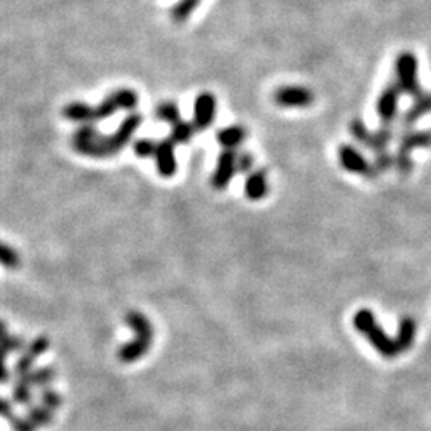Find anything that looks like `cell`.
I'll list each match as a JSON object with an SVG mask.
<instances>
[{"mask_svg":"<svg viewBox=\"0 0 431 431\" xmlns=\"http://www.w3.org/2000/svg\"><path fill=\"white\" fill-rule=\"evenodd\" d=\"M63 115L74 123H82V125H90L96 122L95 107L82 101H74L63 109Z\"/></svg>","mask_w":431,"mask_h":431,"instance_id":"cell-14","label":"cell"},{"mask_svg":"<svg viewBox=\"0 0 431 431\" xmlns=\"http://www.w3.org/2000/svg\"><path fill=\"white\" fill-rule=\"evenodd\" d=\"M53 412L55 411L45 407L43 404L42 406H31L28 417L32 420V423H34L37 428H40V427H47V425H50L53 422V417H55V414Z\"/></svg>","mask_w":431,"mask_h":431,"instance_id":"cell-25","label":"cell"},{"mask_svg":"<svg viewBox=\"0 0 431 431\" xmlns=\"http://www.w3.org/2000/svg\"><path fill=\"white\" fill-rule=\"evenodd\" d=\"M393 166H395V168L400 172H402V174H407V172L412 170L411 154L398 150V152L393 155Z\"/></svg>","mask_w":431,"mask_h":431,"instance_id":"cell-32","label":"cell"},{"mask_svg":"<svg viewBox=\"0 0 431 431\" xmlns=\"http://www.w3.org/2000/svg\"><path fill=\"white\" fill-rule=\"evenodd\" d=\"M72 147L77 154L91 158L109 157L106 149V136L93 125H80L72 134Z\"/></svg>","mask_w":431,"mask_h":431,"instance_id":"cell-2","label":"cell"},{"mask_svg":"<svg viewBox=\"0 0 431 431\" xmlns=\"http://www.w3.org/2000/svg\"><path fill=\"white\" fill-rule=\"evenodd\" d=\"M5 358H7V353H3L2 350H0V384H7L10 379L8 369L5 368Z\"/></svg>","mask_w":431,"mask_h":431,"instance_id":"cell-38","label":"cell"},{"mask_svg":"<svg viewBox=\"0 0 431 431\" xmlns=\"http://www.w3.org/2000/svg\"><path fill=\"white\" fill-rule=\"evenodd\" d=\"M275 104L286 109H302L314 102V93L300 85H283L273 93Z\"/></svg>","mask_w":431,"mask_h":431,"instance_id":"cell-5","label":"cell"},{"mask_svg":"<svg viewBox=\"0 0 431 431\" xmlns=\"http://www.w3.org/2000/svg\"><path fill=\"white\" fill-rule=\"evenodd\" d=\"M48 348H50V341H48L45 336H40V337L34 339V341H32L28 347L24 348V355H28L29 358L35 361L40 357V355L45 353Z\"/></svg>","mask_w":431,"mask_h":431,"instance_id":"cell-28","label":"cell"},{"mask_svg":"<svg viewBox=\"0 0 431 431\" xmlns=\"http://www.w3.org/2000/svg\"><path fill=\"white\" fill-rule=\"evenodd\" d=\"M430 145H431V133H428V131H411V133L404 134V138L401 139V145L398 150H402V152L411 154L414 149L430 147Z\"/></svg>","mask_w":431,"mask_h":431,"instance_id":"cell-19","label":"cell"},{"mask_svg":"<svg viewBox=\"0 0 431 431\" xmlns=\"http://www.w3.org/2000/svg\"><path fill=\"white\" fill-rule=\"evenodd\" d=\"M12 427H13V431H37V427L32 423V420L28 416L15 417L12 420Z\"/></svg>","mask_w":431,"mask_h":431,"instance_id":"cell-36","label":"cell"},{"mask_svg":"<svg viewBox=\"0 0 431 431\" xmlns=\"http://www.w3.org/2000/svg\"><path fill=\"white\" fill-rule=\"evenodd\" d=\"M254 166V157L250 152L236 154V170L240 172H251Z\"/></svg>","mask_w":431,"mask_h":431,"instance_id":"cell-33","label":"cell"},{"mask_svg":"<svg viewBox=\"0 0 431 431\" xmlns=\"http://www.w3.org/2000/svg\"><path fill=\"white\" fill-rule=\"evenodd\" d=\"M0 263H2L5 268H10V270L18 268L21 263L18 252H16L12 246L3 243V241H0Z\"/></svg>","mask_w":431,"mask_h":431,"instance_id":"cell-26","label":"cell"},{"mask_svg":"<svg viewBox=\"0 0 431 431\" xmlns=\"http://www.w3.org/2000/svg\"><path fill=\"white\" fill-rule=\"evenodd\" d=\"M202 0H179L174 7L171 8V18L174 23L182 24L184 21L190 18L195 8L200 5Z\"/></svg>","mask_w":431,"mask_h":431,"instance_id":"cell-21","label":"cell"},{"mask_svg":"<svg viewBox=\"0 0 431 431\" xmlns=\"http://www.w3.org/2000/svg\"><path fill=\"white\" fill-rule=\"evenodd\" d=\"M157 141L150 138H139L133 144L134 155H138L139 158H150L155 155V150H157Z\"/></svg>","mask_w":431,"mask_h":431,"instance_id":"cell-27","label":"cell"},{"mask_svg":"<svg viewBox=\"0 0 431 431\" xmlns=\"http://www.w3.org/2000/svg\"><path fill=\"white\" fill-rule=\"evenodd\" d=\"M236 172V152L235 150L224 149L218 157L214 172L211 176V186L216 190H225L234 179Z\"/></svg>","mask_w":431,"mask_h":431,"instance_id":"cell-7","label":"cell"},{"mask_svg":"<svg viewBox=\"0 0 431 431\" xmlns=\"http://www.w3.org/2000/svg\"><path fill=\"white\" fill-rule=\"evenodd\" d=\"M353 325L384 358H396L407 352L417 332L416 321L412 318H404L396 337H388L371 310H359L353 318Z\"/></svg>","mask_w":431,"mask_h":431,"instance_id":"cell-1","label":"cell"},{"mask_svg":"<svg viewBox=\"0 0 431 431\" xmlns=\"http://www.w3.org/2000/svg\"><path fill=\"white\" fill-rule=\"evenodd\" d=\"M125 321H127V325L131 327L134 332H136V336L154 339L152 323H150L147 320V316L143 315L141 311H128V315L125 316Z\"/></svg>","mask_w":431,"mask_h":431,"instance_id":"cell-18","label":"cell"},{"mask_svg":"<svg viewBox=\"0 0 431 431\" xmlns=\"http://www.w3.org/2000/svg\"><path fill=\"white\" fill-rule=\"evenodd\" d=\"M150 345H152V339L150 337L136 336V339H133L131 342L122 345L117 357L122 363H134V361L141 359L149 352Z\"/></svg>","mask_w":431,"mask_h":431,"instance_id":"cell-13","label":"cell"},{"mask_svg":"<svg viewBox=\"0 0 431 431\" xmlns=\"http://www.w3.org/2000/svg\"><path fill=\"white\" fill-rule=\"evenodd\" d=\"M114 96L120 106V111L133 112L139 104V96L131 88H118L114 91Z\"/></svg>","mask_w":431,"mask_h":431,"instance_id":"cell-23","label":"cell"},{"mask_svg":"<svg viewBox=\"0 0 431 431\" xmlns=\"http://www.w3.org/2000/svg\"><path fill=\"white\" fill-rule=\"evenodd\" d=\"M268 193V177L263 170L251 171L245 181V195L251 202H259Z\"/></svg>","mask_w":431,"mask_h":431,"instance_id":"cell-12","label":"cell"},{"mask_svg":"<svg viewBox=\"0 0 431 431\" xmlns=\"http://www.w3.org/2000/svg\"><path fill=\"white\" fill-rule=\"evenodd\" d=\"M13 400L18 404H29L32 400L31 385L23 380H16L13 387Z\"/></svg>","mask_w":431,"mask_h":431,"instance_id":"cell-31","label":"cell"},{"mask_svg":"<svg viewBox=\"0 0 431 431\" xmlns=\"http://www.w3.org/2000/svg\"><path fill=\"white\" fill-rule=\"evenodd\" d=\"M155 115H157L160 122L170 123V125H174L176 122L182 120L179 106L172 101H165V102H161V104H158L157 111H155Z\"/></svg>","mask_w":431,"mask_h":431,"instance_id":"cell-22","label":"cell"},{"mask_svg":"<svg viewBox=\"0 0 431 431\" xmlns=\"http://www.w3.org/2000/svg\"><path fill=\"white\" fill-rule=\"evenodd\" d=\"M7 334H8V332H7V326H5V323H3V321H0V339L7 336Z\"/></svg>","mask_w":431,"mask_h":431,"instance_id":"cell-39","label":"cell"},{"mask_svg":"<svg viewBox=\"0 0 431 431\" xmlns=\"http://www.w3.org/2000/svg\"><path fill=\"white\" fill-rule=\"evenodd\" d=\"M118 111H120V106H118V102L115 99L114 93L107 95L106 98L102 99L99 104L95 107L96 120H106V118L115 115Z\"/></svg>","mask_w":431,"mask_h":431,"instance_id":"cell-24","label":"cell"},{"mask_svg":"<svg viewBox=\"0 0 431 431\" xmlns=\"http://www.w3.org/2000/svg\"><path fill=\"white\" fill-rule=\"evenodd\" d=\"M195 127L193 123H188L184 120L176 122L174 125H171V133H170V139L174 144H187L192 141L193 134H195Z\"/></svg>","mask_w":431,"mask_h":431,"instance_id":"cell-20","label":"cell"},{"mask_svg":"<svg viewBox=\"0 0 431 431\" xmlns=\"http://www.w3.org/2000/svg\"><path fill=\"white\" fill-rule=\"evenodd\" d=\"M155 165H157V171L161 177L170 179L176 174L177 171V158L174 143L171 139H163L157 144V150H155Z\"/></svg>","mask_w":431,"mask_h":431,"instance_id":"cell-10","label":"cell"},{"mask_svg":"<svg viewBox=\"0 0 431 431\" xmlns=\"http://www.w3.org/2000/svg\"><path fill=\"white\" fill-rule=\"evenodd\" d=\"M339 160H341V165L345 170L350 172H355V174L364 176V177H375L377 170L373 163H369L368 160L364 158V155L357 150L352 145H342L339 149Z\"/></svg>","mask_w":431,"mask_h":431,"instance_id":"cell-9","label":"cell"},{"mask_svg":"<svg viewBox=\"0 0 431 431\" xmlns=\"http://www.w3.org/2000/svg\"><path fill=\"white\" fill-rule=\"evenodd\" d=\"M400 91L401 90L398 88V85H388L380 93L379 101H377V114H379L380 120L384 122L385 127L390 125L398 114Z\"/></svg>","mask_w":431,"mask_h":431,"instance_id":"cell-11","label":"cell"},{"mask_svg":"<svg viewBox=\"0 0 431 431\" xmlns=\"http://www.w3.org/2000/svg\"><path fill=\"white\" fill-rule=\"evenodd\" d=\"M0 417L7 418L10 423H12V420L16 417L12 404H10L8 401H5L3 398H0Z\"/></svg>","mask_w":431,"mask_h":431,"instance_id":"cell-37","label":"cell"},{"mask_svg":"<svg viewBox=\"0 0 431 431\" xmlns=\"http://www.w3.org/2000/svg\"><path fill=\"white\" fill-rule=\"evenodd\" d=\"M26 348V343H24V339L21 337H16V336H5L0 339V350H2L3 353H15V352H19V350Z\"/></svg>","mask_w":431,"mask_h":431,"instance_id":"cell-30","label":"cell"},{"mask_svg":"<svg viewBox=\"0 0 431 431\" xmlns=\"http://www.w3.org/2000/svg\"><path fill=\"white\" fill-rule=\"evenodd\" d=\"M40 400H42L43 406L48 407V409H51V411H56V409H59V407L63 406V396L59 395L58 391L53 390V388H50V387L42 388Z\"/></svg>","mask_w":431,"mask_h":431,"instance_id":"cell-29","label":"cell"},{"mask_svg":"<svg viewBox=\"0 0 431 431\" xmlns=\"http://www.w3.org/2000/svg\"><path fill=\"white\" fill-rule=\"evenodd\" d=\"M431 112V93H422L417 96L414 104L409 107V111L404 115V125L411 127L420 120L423 115H427Z\"/></svg>","mask_w":431,"mask_h":431,"instance_id":"cell-16","label":"cell"},{"mask_svg":"<svg viewBox=\"0 0 431 431\" xmlns=\"http://www.w3.org/2000/svg\"><path fill=\"white\" fill-rule=\"evenodd\" d=\"M56 377V371L53 366H43V368L39 369H32L28 375L18 377V380H23L26 384H29L31 387H40L45 388L55 380Z\"/></svg>","mask_w":431,"mask_h":431,"instance_id":"cell-17","label":"cell"},{"mask_svg":"<svg viewBox=\"0 0 431 431\" xmlns=\"http://www.w3.org/2000/svg\"><path fill=\"white\" fill-rule=\"evenodd\" d=\"M32 364H34V359L29 358L28 355H21V358L16 361L15 364V374L18 377H23V375H28L31 371H32Z\"/></svg>","mask_w":431,"mask_h":431,"instance_id":"cell-34","label":"cell"},{"mask_svg":"<svg viewBox=\"0 0 431 431\" xmlns=\"http://www.w3.org/2000/svg\"><path fill=\"white\" fill-rule=\"evenodd\" d=\"M143 125V115L138 112H129V114L123 118L120 125L109 136H106V149L107 155H115L125 147L131 141L134 133L138 131L139 127Z\"/></svg>","mask_w":431,"mask_h":431,"instance_id":"cell-4","label":"cell"},{"mask_svg":"<svg viewBox=\"0 0 431 431\" xmlns=\"http://www.w3.org/2000/svg\"><path fill=\"white\" fill-rule=\"evenodd\" d=\"M418 72V64L417 58L412 55V53H401L400 56L396 58V85L398 88L404 93L414 96L422 95V90H420V83L417 79Z\"/></svg>","mask_w":431,"mask_h":431,"instance_id":"cell-3","label":"cell"},{"mask_svg":"<svg viewBox=\"0 0 431 431\" xmlns=\"http://www.w3.org/2000/svg\"><path fill=\"white\" fill-rule=\"evenodd\" d=\"M375 170L377 171H387L388 168L393 166V155H390L387 150H382V152L375 154Z\"/></svg>","mask_w":431,"mask_h":431,"instance_id":"cell-35","label":"cell"},{"mask_svg":"<svg viewBox=\"0 0 431 431\" xmlns=\"http://www.w3.org/2000/svg\"><path fill=\"white\" fill-rule=\"evenodd\" d=\"M246 139V129L241 125L225 127L218 133V143L227 150L238 149Z\"/></svg>","mask_w":431,"mask_h":431,"instance_id":"cell-15","label":"cell"},{"mask_svg":"<svg viewBox=\"0 0 431 431\" xmlns=\"http://www.w3.org/2000/svg\"><path fill=\"white\" fill-rule=\"evenodd\" d=\"M216 111H218V101L216 96L209 91H203L197 96L193 104V127L198 131H204L213 125L216 120Z\"/></svg>","mask_w":431,"mask_h":431,"instance_id":"cell-8","label":"cell"},{"mask_svg":"<svg viewBox=\"0 0 431 431\" xmlns=\"http://www.w3.org/2000/svg\"><path fill=\"white\" fill-rule=\"evenodd\" d=\"M350 131H352L357 141L364 144L368 149L374 150L375 154L385 150L388 143H390L393 138V133L390 131V128L388 127L380 128L379 131H371V129H368V127L364 125V122H361V120L352 122V125H350Z\"/></svg>","mask_w":431,"mask_h":431,"instance_id":"cell-6","label":"cell"}]
</instances>
